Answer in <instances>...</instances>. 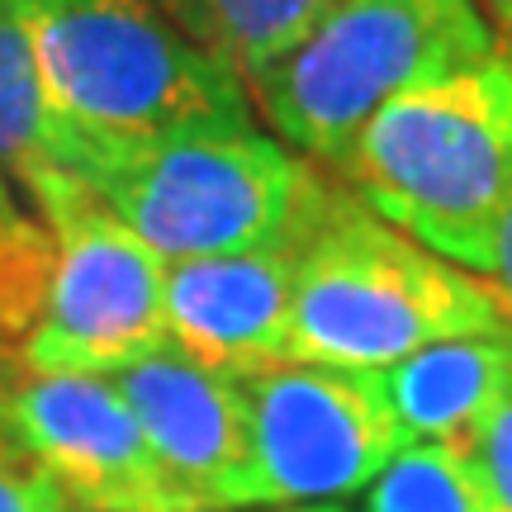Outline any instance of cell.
Returning a JSON list of instances; mask_svg holds the SVG:
<instances>
[{"instance_id": "obj_1", "label": "cell", "mask_w": 512, "mask_h": 512, "mask_svg": "<svg viewBox=\"0 0 512 512\" xmlns=\"http://www.w3.org/2000/svg\"><path fill=\"white\" fill-rule=\"evenodd\" d=\"M370 214L451 266L489 280L512 195V57L389 100L328 171Z\"/></svg>"}, {"instance_id": "obj_2", "label": "cell", "mask_w": 512, "mask_h": 512, "mask_svg": "<svg viewBox=\"0 0 512 512\" xmlns=\"http://www.w3.org/2000/svg\"><path fill=\"white\" fill-rule=\"evenodd\" d=\"M508 323L484 275L460 271L389 228L347 185L332 181L299 233L290 361L384 370L432 342Z\"/></svg>"}, {"instance_id": "obj_3", "label": "cell", "mask_w": 512, "mask_h": 512, "mask_svg": "<svg viewBox=\"0 0 512 512\" xmlns=\"http://www.w3.org/2000/svg\"><path fill=\"white\" fill-rule=\"evenodd\" d=\"M62 171L114 209L162 261L256 252L294 238L332 176L266 128L152 143L62 138Z\"/></svg>"}, {"instance_id": "obj_4", "label": "cell", "mask_w": 512, "mask_h": 512, "mask_svg": "<svg viewBox=\"0 0 512 512\" xmlns=\"http://www.w3.org/2000/svg\"><path fill=\"white\" fill-rule=\"evenodd\" d=\"M29 34L43 95L76 138L152 143L256 128L247 86L157 0H29Z\"/></svg>"}, {"instance_id": "obj_5", "label": "cell", "mask_w": 512, "mask_h": 512, "mask_svg": "<svg viewBox=\"0 0 512 512\" xmlns=\"http://www.w3.org/2000/svg\"><path fill=\"white\" fill-rule=\"evenodd\" d=\"M494 53L498 29L475 0H337L290 53L247 81V95L266 133L332 171L389 100Z\"/></svg>"}, {"instance_id": "obj_6", "label": "cell", "mask_w": 512, "mask_h": 512, "mask_svg": "<svg viewBox=\"0 0 512 512\" xmlns=\"http://www.w3.org/2000/svg\"><path fill=\"white\" fill-rule=\"evenodd\" d=\"M48 238L43 304L10 375H119L166 342V261L67 171L19 185Z\"/></svg>"}, {"instance_id": "obj_7", "label": "cell", "mask_w": 512, "mask_h": 512, "mask_svg": "<svg viewBox=\"0 0 512 512\" xmlns=\"http://www.w3.org/2000/svg\"><path fill=\"white\" fill-rule=\"evenodd\" d=\"M242 418L228 512L342 503L408 446L375 370L275 361L242 375Z\"/></svg>"}, {"instance_id": "obj_8", "label": "cell", "mask_w": 512, "mask_h": 512, "mask_svg": "<svg viewBox=\"0 0 512 512\" xmlns=\"http://www.w3.org/2000/svg\"><path fill=\"white\" fill-rule=\"evenodd\" d=\"M0 413L76 512H190L110 375H0Z\"/></svg>"}, {"instance_id": "obj_9", "label": "cell", "mask_w": 512, "mask_h": 512, "mask_svg": "<svg viewBox=\"0 0 512 512\" xmlns=\"http://www.w3.org/2000/svg\"><path fill=\"white\" fill-rule=\"evenodd\" d=\"M299 233L256 252L166 261V342L228 375L290 361Z\"/></svg>"}, {"instance_id": "obj_10", "label": "cell", "mask_w": 512, "mask_h": 512, "mask_svg": "<svg viewBox=\"0 0 512 512\" xmlns=\"http://www.w3.org/2000/svg\"><path fill=\"white\" fill-rule=\"evenodd\" d=\"M143 427L152 456L190 512H228L242 465V375L176 347L110 375Z\"/></svg>"}, {"instance_id": "obj_11", "label": "cell", "mask_w": 512, "mask_h": 512, "mask_svg": "<svg viewBox=\"0 0 512 512\" xmlns=\"http://www.w3.org/2000/svg\"><path fill=\"white\" fill-rule=\"evenodd\" d=\"M375 375L408 441H465L512 399V323L432 342Z\"/></svg>"}, {"instance_id": "obj_12", "label": "cell", "mask_w": 512, "mask_h": 512, "mask_svg": "<svg viewBox=\"0 0 512 512\" xmlns=\"http://www.w3.org/2000/svg\"><path fill=\"white\" fill-rule=\"evenodd\" d=\"M162 15L200 53L223 62L242 86L290 53L337 0H157Z\"/></svg>"}, {"instance_id": "obj_13", "label": "cell", "mask_w": 512, "mask_h": 512, "mask_svg": "<svg viewBox=\"0 0 512 512\" xmlns=\"http://www.w3.org/2000/svg\"><path fill=\"white\" fill-rule=\"evenodd\" d=\"M62 138L67 128L38 76L29 0H0V176L24 185L38 171H62Z\"/></svg>"}, {"instance_id": "obj_14", "label": "cell", "mask_w": 512, "mask_h": 512, "mask_svg": "<svg viewBox=\"0 0 512 512\" xmlns=\"http://www.w3.org/2000/svg\"><path fill=\"white\" fill-rule=\"evenodd\" d=\"M366 512H498L460 441H408L366 489Z\"/></svg>"}, {"instance_id": "obj_15", "label": "cell", "mask_w": 512, "mask_h": 512, "mask_svg": "<svg viewBox=\"0 0 512 512\" xmlns=\"http://www.w3.org/2000/svg\"><path fill=\"white\" fill-rule=\"evenodd\" d=\"M53 266V238L29 204L15 200V185L0 176V375L15 370V356L34 328L43 285Z\"/></svg>"}, {"instance_id": "obj_16", "label": "cell", "mask_w": 512, "mask_h": 512, "mask_svg": "<svg viewBox=\"0 0 512 512\" xmlns=\"http://www.w3.org/2000/svg\"><path fill=\"white\" fill-rule=\"evenodd\" d=\"M0 512H76L0 413Z\"/></svg>"}, {"instance_id": "obj_17", "label": "cell", "mask_w": 512, "mask_h": 512, "mask_svg": "<svg viewBox=\"0 0 512 512\" xmlns=\"http://www.w3.org/2000/svg\"><path fill=\"white\" fill-rule=\"evenodd\" d=\"M460 446L475 460V470H479V479H484L489 498H494V508L512 512V399L479 422Z\"/></svg>"}, {"instance_id": "obj_18", "label": "cell", "mask_w": 512, "mask_h": 512, "mask_svg": "<svg viewBox=\"0 0 512 512\" xmlns=\"http://www.w3.org/2000/svg\"><path fill=\"white\" fill-rule=\"evenodd\" d=\"M489 285L498 290L503 309L512 318V195L498 214V228H494V266H489Z\"/></svg>"}, {"instance_id": "obj_19", "label": "cell", "mask_w": 512, "mask_h": 512, "mask_svg": "<svg viewBox=\"0 0 512 512\" xmlns=\"http://www.w3.org/2000/svg\"><path fill=\"white\" fill-rule=\"evenodd\" d=\"M479 10H484V19L494 24L498 34H508L512 38V0H475Z\"/></svg>"}, {"instance_id": "obj_20", "label": "cell", "mask_w": 512, "mask_h": 512, "mask_svg": "<svg viewBox=\"0 0 512 512\" xmlns=\"http://www.w3.org/2000/svg\"><path fill=\"white\" fill-rule=\"evenodd\" d=\"M271 512H347V508H337V503H313V508H271Z\"/></svg>"}]
</instances>
